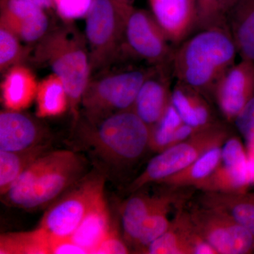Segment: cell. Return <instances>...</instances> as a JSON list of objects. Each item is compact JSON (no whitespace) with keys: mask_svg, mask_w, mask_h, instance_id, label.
<instances>
[{"mask_svg":"<svg viewBox=\"0 0 254 254\" xmlns=\"http://www.w3.org/2000/svg\"><path fill=\"white\" fill-rule=\"evenodd\" d=\"M75 125L85 148L108 170L132 166L150 148L151 128L133 110L95 123L80 118Z\"/></svg>","mask_w":254,"mask_h":254,"instance_id":"cell-1","label":"cell"},{"mask_svg":"<svg viewBox=\"0 0 254 254\" xmlns=\"http://www.w3.org/2000/svg\"><path fill=\"white\" fill-rule=\"evenodd\" d=\"M237 53L228 27L200 30L175 49L173 77L209 98L220 78L235 64Z\"/></svg>","mask_w":254,"mask_h":254,"instance_id":"cell-2","label":"cell"},{"mask_svg":"<svg viewBox=\"0 0 254 254\" xmlns=\"http://www.w3.org/2000/svg\"><path fill=\"white\" fill-rule=\"evenodd\" d=\"M85 167L86 160L76 152L46 151L28 165L1 200L23 210L45 208L81 180Z\"/></svg>","mask_w":254,"mask_h":254,"instance_id":"cell-3","label":"cell"},{"mask_svg":"<svg viewBox=\"0 0 254 254\" xmlns=\"http://www.w3.org/2000/svg\"><path fill=\"white\" fill-rule=\"evenodd\" d=\"M34 60L48 65L63 81L73 123H77L82 98L91 75L86 38L69 24L48 31L38 42Z\"/></svg>","mask_w":254,"mask_h":254,"instance_id":"cell-4","label":"cell"},{"mask_svg":"<svg viewBox=\"0 0 254 254\" xmlns=\"http://www.w3.org/2000/svg\"><path fill=\"white\" fill-rule=\"evenodd\" d=\"M155 66H130L91 76L81 100L83 118L95 123L119 112L132 110L137 94Z\"/></svg>","mask_w":254,"mask_h":254,"instance_id":"cell-5","label":"cell"},{"mask_svg":"<svg viewBox=\"0 0 254 254\" xmlns=\"http://www.w3.org/2000/svg\"><path fill=\"white\" fill-rule=\"evenodd\" d=\"M128 6L115 0H93L86 16L85 36L91 74L106 69L121 58L125 13Z\"/></svg>","mask_w":254,"mask_h":254,"instance_id":"cell-6","label":"cell"},{"mask_svg":"<svg viewBox=\"0 0 254 254\" xmlns=\"http://www.w3.org/2000/svg\"><path fill=\"white\" fill-rule=\"evenodd\" d=\"M228 137L225 125L217 123L169 147L150 160L145 170L131 182L128 191L135 193L149 184L159 183L179 173L209 150L223 145Z\"/></svg>","mask_w":254,"mask_h":254,"instance_id":"cell-7","label":"cell"},{"mask_svg":"<svg viewBox=\"0 0 254 254\" xmlns=\"http://www.w3.org/2000/svg\"><path fill=\"white\" fill-rule=\"evenodd\" d=\"M175 49L153 14L127 6L121 58L144 61L152 66H172Z\"/></svg>","mask_w":254,"mask_h":254,"instance_id":"cell-8","label":"cell"},{"mask_svg":"<svg viewBox=\"0 0 254 254\" xmlns=\"http://www.w3.org/2000/svg\"><path fill=\"white\" fill-rule=\"evenodd\" d=\"M105 193V177L90 175L52 205L39 227L55 238H70L95 200Z\"/></svg>","mask_w":254,"mask_h":254,"instance_id":"cell-9","label":"cell"},{"mask_svg":"<svg viewBox=\"0 0 254 254\" xmlns=\"http://www.w3.org/2000/svg\"><path fill=\"white\" fill-rule=\"evenodd\" d=\"M195 231L218 254L254 252V236L226 214L202 205L188 212Z\"/></svg>","mask_w":254,"mask_h":254,"instance_id":"cell-10","label":"cell"},{"mask_svg":"<svg viewBox=\"0 0 254 254\" xmlns=\"http://www.w3.org/2000/svg\"><path fill=\"white\" fill-rule=\"evenodd\" d=\"M211 96L225 120L235 121L254 96V62L242 59L235 64L215 84Z\"/></svg>","mask_w":254,"mask_h":254,"instance_id":"cell-11","label":"cell"},{"mask_svg":"<svg viewBox=\"0 0 254 254\" xmlns=\"http://www.w3.org/2000/svg\"><path fill=\"white\" fill-rule=\"evenodd\" d=\"M48 133L36 119L22 111L0 113V150L23 152L47 146Z\"/></svg>","mask_w":254,"mask_h":254,"instance_id":"cell-12","label":"cell"},{"mask_svg":"<svg viewBox=\"0 0 254 254\" xmlns=\"http://www.w3.org/2000/svg\"><path fill=\"white\" fill-rule=\"evenodd\" d=\"M172 76V66H155L137 94L132 110L150 128L161 120L171 103Z\"/></svg>","mask_w":254,"mask_h":254,"instance_id":"cell-13","label":"cell"},{"mask_svg":"<svg viewBox=\"0 0 254 254\" xmlns=\"http://www.w3.org/2000/svg\"><path fill=\"white\" fill-rule=\"evenodd\" d=\"M0 24L9 28L21 41L39 42L48 32L49 20L45 9L23 0L0 1Z\"/></svg>","mask_w":254,"mask_h":254,"instance_id":"cell-14","label":"cell"},{"mask_svg":"<svg viewBox=\"0 0 254 254\" xmlns=\"http://www.w3.org/2000/svg\"><path fill=\"white\" fill-rule=\"evenodd\" d=\"M209 245L195 231L188 212L180 210L168 230L150 244L143 254H204Z\"/></svg>","mask_w":254,"mask_h":254,"instance_id":"cell-15","label":"cell"},{"mask_svg":"<svg viewBox=\"0 0 254 254\" xmlns=\"http://www.w3.org/2000/svg\"><path fill=\"white\" fill-rule=\"evenodd\" d=\"M152 14L174 46L197 30L195 0H149Z\"/></svg>","mask_w":254,"mask_h":254,"instance_id":"cell-16","label":"cell"},{"mask_svg":"<svg viewBox=\"0 0 254 254\" xmlns=\"http://www.w3.org/2000/svg\"><path fill=\"white\" fill-rule=\"evenodd\" d=\"M249 164L248 156L242 150H225L218 168L197 188L203 191L243 190L250 181Z\"/></svg>","mask_w":254,"mask_h":254,"instance_id":"cell-17","label":"cell"},{"mask_svg":"<svg viewBox=\"0 0 254 254\" xmlns=\"http://www.w3.org/2000/svg\"><path fill=\"white\" fill-rule=\"evenodd\" d=\"M171 103L184 123L203 129L218 123L208 98L199 91L176 81L172 90Z\"/></svg>","mask_w":254,"mask_h":254,"instance_id":"cell-18","label":"cell"},{"mask_svg":"<svg viewBox=\"0 0 254 254\" xmlns=\"http://www.w3.org/2000/svg\"><path fill=\"white\" fill-rule=\"evenodd\" d=\"M38 83L34 73L22 64L10 68L1 81V102L5 109L23 111L36 100Z\"/></svg>","mask_w":254,"mask_h":254,"instance_id":"cell-19","label":"cell"},{"mask_svg":"<svg viewBox=\"0 0 254 254\" xmlns=\"http://www.w3.org/2000/svg\"><path fill=\"white\" fill-rule=\"evenodd\" d=\"M202 205L226 214L254 236V194L241 191H204Z\"/></svg>","mask_w":254,"mask_h":254,"instance_id":"cell-20","label":"cell"},{"mask_svg":"<svg viewBox=\"0 0 254 254\" xmlns=\"http://www.w3.org/2000/svg\"><path fill=\"white\" fill-rule=\"evenodd\" d=\"M112 228L104 193L95 200L70 238L87 254H92Z\"/></svg>","mask_w":254,"mask_h":254,"instance_id":"cell-21","label":"cell"},{"mask_svg":"<svg viewBox=\"0 0 254 254\" xmlns=\"http://www.w3.org/2000/svg\"><path fill=\"white\" fill-rule=\"evenodd\" d=\"M227 23L242 59L254 62V0H237Z\"/></svg>","mask_w":254,"mask_h":254,"instance_id":"cell-22","label":"cell"},{"mask_svg":"<svg viewBox=\"0 0 254 254\" xmlns=\"http://www.w3.org/2000/svg\"><path fill=\"white\" fill-rule=\"evenodd\" d=\"M58 239L39 227L31 231L2 234L0 236V254H54Z\"/></svg>","mask_w":254,"mask_h":254,"instance_id":"cell-23","label":"cell"},{"mask_svg":"<svg viewBox=\"0 0 254 254\" xmlns=\"http://www.w3.org/2000/svg\"><path fill=\"white\" fill-rule=\"evenodd\" d=\"M222 146L214 147L190 164V166L158 184L173 189L189 187L197 188L218 168L221 160Z\"/></svg>","mask_w":254,"mask_h":254,"instance_id":"cell-24","label":"cell"},{"mask_svg":"<svg viewBox=\"0 0 254 254\" xmlns=\"http://www.w3.org/2000/svg\"><path fill=\"white\" fill-rule=\"evenodd\" d=\"M177 195L173 192L155 195L154 203L143 224L135 247L138 253H142L151 242L168 230L172 222L169 219V213L172 205L177 201Z\"/></svg>","mask_w":254,"mask_h":254,"instance_id":"cell-25","label":"cell"},{"mask_svg":"<svg viewBox=\"0 0 254 254\" xmlns=\"http://www.w3.org/2000/svg\"><path fill=\"white\" fill-rule=\"evenodd\" d=\"M36 101L38 118L61 116L69 109L66 88L63 81L55 73L38 83Z\"/></svg>","mask_w":254,"mask_h":254,"instance_id":"cell-26","label":"cell"},{"mask_svg":"<svg viewBox=\"0 0 254 254\" xmlns=\"http://www.w3.org/2000/svg\"><path fill=\"white\" fill-rule=\"evenodd\" d=\"M155 195L145 193L133 194L124 203L121 210L123 238L128 245L136 247L142 227L149 214Z\"/></svg>","mask_w":254,"mask_h":254,"instance_id":"cell-27","label":"cell"},{"mask_svg":"<svg viewBox=\"0 0 254 254\" xmlns=\"http://www.w3.org/2000/svg\"><path fill=\"white\" fill-rule=\"evenodd\" d=\"M47 146L23 152L0 150V194L4 195L21 176L23 172L40 155Z\"/></svg>","mask_w":254,"mask_h":254,"instance_id":"cell-28","label":"cell"},{"mask_svg":"<svg viewBox=\"0 0 254 254\" xmlns=\"http://www.w3.org/2000/svg\"><path fill=\"white\" fill-rule=\"evenodd\" d=\"M182 124L180 115L170 103L163 118L151 128L150 149L158 153L173 145L175 132Z\"/></svg>","mask_w":254,"mask_h":254,"instance_id":"cell-29","label":"cell"},{"mask_svg":"<svg viewBox=\"0 0 254 254\" xmlns=\"http://www.w3.org/2000/svg\"><path fill=\"white\" fill-rule=\"evenodd\" d=\"M26 50L20 39L9 28L0 24V71L6 72L16 65L21 64L26 58Z\"/></svg>","mask_w":254,"mask_h":254,"instance_id":"cell-30","label":"cell"},{"mask_svg":"<svg viewBox=\"0 0 254 254\" xmlns=\"http://www.w3.org/2000/svg\"><path fill=\"white\" fill-rule=\"evenodd\" d=\"M197 30L227 27V15L220 0H195Z\"/></svg>","mask_w":254,"mask_h":254,"instance_id":"cell-31","label":"cell"},{"mask_svg":"<svg viewBox=\"0 0 254 254\" xmlns=\"http://www.w3.org/2000/svg\"><path fill=\"white\" fill-rule=\"evenodd\" d=\"M234 123L245 140L248 158L254 160V96L237 115Z\"/></svg>","mask_w":254,"mask_h":254,"instance_id":"cell-32","label":"cell"},{"mask_svg":"<svg viewBox=\"0 0 254 254\" xmlns=\"http://www.w3.org/2000/svg\"><path fill=\"white\" fill-rule=\"evenodd\" d=\"M93 0H53L54 8L65 21L86 17Z\"/></svg>","mask_w":254,"mask_h":254,"instance_id":"cell-33","label":"cell"},{"mask_svg":"<svg viewBox=\"0 0 254 254\" xmlns=\"http://www.w3.org/2000/svg\"><path fill=\"white\" fill-rule=\"evenodd\" d=\"M128 244L119 235L115 228H112L92 254H129Z\"/></svg>","mask_w":254,"mask_h":254,"instance_id":"cell-34","label":"cell"},{"mask_svg":"<svg viewBox=\"0 0 254 254\" xmlns=\"http://www.w3.org/2000/svg\"><path fill=\"white\" fill-rule=\"evenodd\" d=\"M40 6L43 9H50L54 7L53 0H23Z\"/></svg>","mask_w":254,"mask_h":254,"instance_id":"cell-35","label":"cell"},{"mask_svg":"<svg viewBox=\"0 0 254 254\" xmlns=\"http://www.w3.org/2000/svg\"><path fill=\"white\" fill-rule=\"evenodd\" d=\"M221 3L222 9L225 11V14L227 15L235 3L236 2L237 0H220Z\"/></svg>","mask_w":254,"mask_h":254,"instance_id":"cell-36","label":"cell"},{"mask_svg":"<svg viewBox=\"0 0 254 254\" xmlns=\"http://www.w3.org/2000/svg\"><path fill=\"white\" fill-rule=\"evenodd\" d=\"M115 1L122 4L132 5L133 0H115Z\"/></svg>","mask_w":254,"mask_h":254,"instance_id":"cell-37","label":"cell"}]
</instances>
